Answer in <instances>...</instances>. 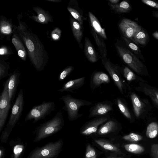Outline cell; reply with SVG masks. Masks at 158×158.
Returning a JSON list of instances; mask_svg holds the SVG:
<instances>
[{"mask_svg":"<svg viewBox=\"0 0 158 158\" xmlns=\"http://www.w3.org/2000/svg\"><path fill=\"white\" fill-rule=\"evenodd\" d=\"M64 125L63 113L59 111L52 119L42 123L36 128L34 142L40 141L57 132Z\"/></svg>","mask_w":158,"mask_h":158,"instance_id":"6da1fadb","label":"cell"},{"mask_svg":"<svg viewBox=\"0 0 158 158\" xmlns=\"http://www.w3.org/2000/svg\"><path fill=\"white\" fill-rule=\"evenodd\" d=\"M59 98L63 101L64 105L62 109L67 111L68 118L71 121L77 120L83 115V114L79 113L81 107L89 106L93 104L86 100L73 97L69 94L61 96Z\"/></svg>","mask_w":158,"mask_h":158,"instance_id":"7a4b0ae2","label":"cell"},{"mask_svg":"<svg viewBox=\"0 0 158 158\" xmlns=\"http://www.w3.org/2000/svg\"><path fill=\"white\" fill-rule=\"evenodd\" d=\"M116 48L123 61L134 71L139 74H142L147 71L144 64L126 45H117Z\"/></svg>","mask_w":158,"mask_h":158,"instance_id":"3957f363","label":"cell"},{"mask_svg":"<svg viewBox=\"0 0 158 158\" xmlns=\"http://www.w3.org/2000/svg\"><path fill=\"white\" fill-rule=\"evenodd\" d=\"M63 144V141L60 139L37 147L31 152L27 158H57Z\"/></svg>","mask_w":158,"mask_h":158,"instance_id":"277c9868","label":"cell"},{"mask_svg":"<svg viewBox=\"0 0 158 158\" xmlns=\"http://www.w3.org/2000/svg\"><path fill=\"white\" fill-rule=\"evenodd\" d=\"M24 96L23 89L19 90L12 107L10 116L3 133L9 137L10 134L21 115L23 109Z\"/></svg>","mask_w":158,"mask_h":158,"instance_id":"5b68a950","label":"cell"},{"mask_svg":"<svg viewBox=\"0 0 158 158\" xmlns=\"http://www.w3.org/2000/svg\"><path fill=\"white\" fill-rule=\"evenodd\" d=\"M54 102L44 101L40 105L34 106L27 114L25 121L33 119V123H36L41 119H44L55 110Z\"/></svg>","mask_w":158,"mask_h":158,"instance_id":"8992f818","label":"cell"},{"mask_svg":"<svg viewBox=\"0 0 158 158\" xmlns=\"http://www.w3.org/2000/svg\"><path fill=\"white\" fill-rule=\"evenodd\" d=\"M102 64L121 93L124 94L126 89L124 81L121 76V69L113 64L106 57L102 58Z\"/></svg>","mask_w":158,"mask_h":158,"instance_id":"52a82bcc","label":"cell"},{"mask_svg":"<svg viewBox=\"0 0 158 158\" xmlns=\"http://www.w3.org/2000/svg\"><path fill=\"white\" fill-rule=\"evenodd\" d=\"M9 78L4 82L3 88L0 96V132L2 130L11 107L8 84Z\"/></svg>","mask_w":158,"mask_h":158,"instance_id":"ba28073f","label":"cell"},{"mask_svg":"<svg viewBox=\"0 0 158 158\" xmlns=\"http://www.w3.org/2000/svg\"><path fill=\"white\" fill-rule=\"evenodd\" d=\"M118 26L123 36L132 41L135 34L142 28L136 22L127 18L122 19Z\"/></svg>","mask_w":158,"mask_h":158,"instance_id":"9c48e42d","label":"cell"},{"mask_svg":"<svg viewBox=\"0 0 158 158\" xmlns=\"http://www.w3.org/2000/svg\"><path fill=\"white\" fill-rule=\"evenodd\" d=\"M109 115L94 118L86 122L80 130L81 133L88 135L97 132L98 127L106 122L110 118Z\"/></svg>","mask_w":158,"mask_h":158,"instance_id":"30bf717a","label":"cell"},{"mask_svg":"<svg viewBox=\"0 0 158 158\" xmlns=\"http://www.w3.org/2000/svg\"><path fill=\"white\" fill-rule=\"evenodd\" d=\"M113 106L112 102L107 100L95 103L89 110L88 118L107 115L113 110Z\"/></svg>","mask_w":158,"mask_h":158,"instance_id":"8fae6325","label":"cell"},{"mask_svg":"<svg viewBox=\"0 0 158 158\" xmlns=\"http://www.w3.org/2000/svg\"><path fill=\"white\" fill-rule=\"evenodd\" d=\"M111 81L110 77L102 71H95L92 73L90 81V86L92 90L100 87L102 84H107Z\"/></svg>","mask_w":158,"mask_h":158,"instance_id":"7c38bea8","label":"cell"},{"mask_svg":"<svg viewBox=\"0 0 158 158\" xmlns=\"http://www.w3.org/2000/svg\"><path fill=\"white\" fill-rule=\"evenodd\" d=\"M85 77L71 80L64 83L62 87L58 90L60 92H70L73 93L75 90L82 87L85 84Z\"/></svg>","mask_w":158,"mask_h":158,"instance_id":"4fadbf2b","label":"cell"},{"mask_svg":"<svg viewBox=\"0 0 158 158\" xmlns=\"http://www.w3.org/2000/svg\"><path fill=\"white\" fill-rule=\"evenodd\" d=\"M119 126V123L117 120L114 118H110L101 125L97 132L99 135H104L117 131Z\"/></svg>","mask_w":158,"mask_h":158,"instance_id":"5bb4252c","label":"cell"},{"mask_svg":"<svg viewBox=\"0 0 158 158\" xmlns=\"http://www.w3.org/2000/svg\"><path fill=\"white\" fill-rule=\"evenodd\" d=\"M20 73L14 71L9 76L8 89L10 100L12 101L15 96L19 81Z\"/></svg>","mask_w":158,"mask_h":158,"instance_id":"9a60e30c","label":"cell"},{"mask_svg":"<svg viewBox=\"0 0 158 158\" xmlns=\"http://www.w3.org/2000/svg\"><path fill=\"white\" fill-rule=\"evenodd\" d=\"M149 36L146 30L142 27L137 31L133 37V42L139 47L143 48L149 41Z\"/></svg>","mask_w":158,"mask_h":158,"instance_id":"2e32d148","label":"cell"},{"mask_svg":"<svg viewBox=\"0 0 158 158\" xmlns=\"http://www.w3.org/2000/svg\"><path fill=\"white\" fill-rule=\"evenodd\" d=\"M90 23L92 28L100 37L104 40L107 39L105 29L103 28L98 19L91 12L88 13Z\"/></svg>","mask_w":158,"mask_h":158,"instance_id":"e0dca14e","label":"cell"},{"mask_svg":"<svg viewBox=\"0 0 158 158\" xmlns=\"http://www.w3.org/2000/svg\"><path fill=\"white\" fill-rule=\"evenodd\" d=\"M84 52L85 55L89 62L94 63L97 61L98 59L96 51L90 41L87 37L85 39Z\"/></svg>","mask_w":158,"mask_h":158,"instance_id":"ac0fdd59","label":"cell"},{"mask_svg":"<svg viewBox=\"0 0 158 158\" xmlns=\"http://www.w3.org/2000/svg\"><path fill=\"white\" fill-rule=\"evenodd\" d=\"M71 26L73 36L79 46L82 48L81 41L83 37V30L81 25L73 17L70 19Z\"/></svg>","mask_w":158,"mask_h":158,"instance_id":"d6986e66","label":"cell"},{"mask_svg":"<svg viewBox=\"0 0 158 158\" xmlns=\"http://www.w3.org/2000/svg\"><path fill=\"white\" fill-rule=\"evenodd\" d=\"M122 37L129 49L138 58L145 62L144 58L142 53L139 47L131 40L125 38L123 35Z\"/></svg>","mask_w":158,"mask_h":158,"instance_id":"ffe728a7","label":"cell"},{"mask_svg":"<svg viewBox=\"0 0 158 158\" xmlns=\"http://www.w3.org/2000/svg\"><path fill=\"white\" fill-rule=\"evenodd\" d=\"M111 9L118 13H125L129 12L132 9L131 5L128 2L123 1L116 4H110Z\"/></svg>","mask_w":158,"mask_h":158,"instance_id":"44dd1931","label":"cell"},{"mask_svg":"<svg viewBox=\"0 0 158 158\" xmlns=\"http://www.w3.org/2000/svg\"><path fill=\"white\" fill-rule=\"evenodd\" d=\"M90 29L92 35L99 49L102 57H106L107 51L103 39L97 34L91 28Z\"/></svg>","mask_w":158,"mask_h":158,"instance_id":"7402d4cb","label":"cell"},{"mask_svg":"<svg viewBox=\"0 0 158 158\" xmlns=\"http://www.w3.org/2000/svg\"><path fill=\"white\" fill-rule=\"evenodd\" d=\"M115 101L116 105L123 114L127 119L131 120V114L123 99L118 97L115 99Z\"/></svg>","mask_w":158,"mask_h":158,"instance_id":"603a6c76","label":"cell"},{"mask_svg":"<svg viewBox=\"0 0 158 158\" xmlns=\"http://www.w3.org/2000/svg\"><path fill=\"white\" fill-rule=\"evenodd\" d=\"M131 98L134 113L136 116L138 117L140 115L142 108V103L135 94L131 93Z\"/></svg>","mask_w":158,"mask_h":158,"instance_id":"cb8c5ba5","label":"cell"},{"mask_svg":"<svg viewBox=\"0 0 158 158\" xmlns=\"http://www.w3.org/2000/svg\"><path fill=\"white\" fill-rule=\"evenodd\" d=\"M158 134V124L155 122H152L148 126L146 135L150 138L153 139L155 138Z\"/></svg>","mask_w":158,"mask_h":158,"instance_id":"d4e9b609","label":"cell"},{"mask_svg":"<svg viewBox=\"0 0 158 158\" xmlns=\"http://www.w3.org/2000/svg\"><path fill=\"white\" fill-rule=\"evenodd\" d=\"M124 147L127 151L136 154L141 153L145 150L144 147L135 143L126 144L124 145Z\"/></svg>","mask_w":158,"mask_h":158,"instance_id":"484cf974","label":"cell"},{"mask_svg":"<svg viewBox=\"0 0 158 158\" xmlns=\"http://www.w3.org/2000/svg\"><path fill=\"white\" fill-rule=\"evenodd\" d=\"M95 142L104 149L116 152H120V150L115 145L101 140H95Z\"/></svg>","mask_w":158,"mask_h":158,"instance_id":"4316f807","label":"cell"},{"mask_svg":"<svg viewBox=\"0 0 158 158\" xmlns=\"http://www.w3.org/2000/svg\"><path fill=\"white\" fill-rule=\"evenodd\" d=\"M122 74L128 81L130 82L136 79L134 73L128 67L125 66L123 70L121 69Z\"/></svg>","mask_w":158,"mask_h":158,"instance_id":"83f0119b","label":"cell"},{"mask_svg":"<svg viewBox=\"0 0 158 158\" xmlns=\"http://www.w3.org/2000/svg\"><path fill=\"white\" fill-rule=\"evenodd\" d=\"M68 10L73 17L77 21L81 26L82 25L84 20V17L77 10L73 8L68 7Z\"/></svg>","mask_w":158,"mask_h":158,"instance_id":"f1b7e54d","label":"cell"},{"mask_svg":"<svg viewBox=\"0 0 158 158\" xmlns=\"http://www.w3.org/2000/svg\"><path fill=\"white\" fill-rule=\"evenodd\" d=\"M74 68L73 66H69L66 67L59 74L58 80L59 81H63L73 71Z\"/></svg>","mask_w":158,"mask_h":158,"instance_id":"f546056e","label":"cell"},{"mask_svg":"<svg viewBox=\"0 0 158 158\" xmlns=\"http://www.w3.org/2000/svg\"><path fill=\"white\" fill-rule=\"evenodd\" d=\"M123 139L129 141L136 142L140 141L142 139V137L138 134L131 133L124 135L123 137Z\"/></svg>","mask_w":158,"mask_h":158,"instance_id":"4dcf8cb0","label":"cell"},{"mask_svg":"<svg viewBox=\"0 0 158 158\" xmlns=\"http://www.w3.org/2000/svg\"><path fill=\"white\" fill-rule=\"evenodd\" d=\"M144 91L146 94L150 96L155 103L158 104V91L146 88H145Z\"/></svg>","mask_w":158,"mask_h":158,"instance_id":"1f68e13d","label":"cell"},{"mask_svg":"<svg viewBox=\"0 0 158 158\" xmlns=\"http://www.w3.org/2000/svg\"><path fill=\"white\" fill-rule=\"evenodd\" d=\"M24 148V146L21 144L15 145L13 149V158H19Z\"/></svg>","mask_w":158,"mask_h":158,"instance_id":"d6a6232c","label":"cell"},{"mask_svg":"<svg viewBox=\"0 0 158 158\" xmlns=\"http://www.w3.org/2000/svg\"><path fill=\"white\" fill-rule=\"evenodd\" d=\"M85 158H96V152L90 144L87 147Z\"/></svg>","mask_w":158,"mask_h":158,"instance_id":"836d02e7","label":"cell"},{"mask_svg":"<svg viewBox=\"0 0 158 158\" xmlns=\"http://www.w3.org/2000/svg\"><path fill=\"white\" fill-rule=\"evenodd\" d=\"M8 73V67L1 64L0 68V80L5 78Z\"/></svg>","mask_w":158,"mask_h":158,"instance_id":"e575fe53","label":"cell"},{"mask_svg":"<svg viewBox=\"0 0 158 158\" xmlns=\"http://www.w3.org/2000/svg\"><path fill=\"white\" fill-rule=\"evenodd\" d=\"M144 4L152 8L158 9V2L151 0H141Z\"/></svg>","mask_w":158,"mask_h":158,"instance_id":"d590c367","label":"cell"},{"mask_svg":"<svg viewBox=\"0 0 158 158\" xmlns=\"http://www.w3.org/2000/svg\"><path fill=\"white\" fill-rule=\"evenodd\" d=\"M151 152L152 156L154 158H158V143L152 145Z\"/></svg>","mask_w":158,"mask_h":158,"instance_id":"8d00e7d4","label":"cell"},{"mask_svg":"<svg viewBox=\"0 0 158 158\" xmlns=\"http://www.w3.org/2000/svg\"><path fill=\"white\" fill-rule=\"evenodd\" d=\"M26 45L30 52H32L34 50L35 48L34 44L32 41L28 39L26 40Z\"/></svg>","mask_w":158,"mask_h":158,"instance_id":"74e56055","label":"cell"},{"mask_svg":"<svg viewBox=\"0 0 158 158\" xmlns=\"http://www.w3.org/2000/svg\"><path fill=\"white\" fill-rule=\"evenodd\" d=\"M1 30L4 33L9 34L11 32V29L9 26L5 25L1 27Z\"/></svg>","mask_w":158,"mask_h":158,"instance_id":"f35d334b","label":"cell"},{"mask_svg":"<svg viewBox=\"0 0 158 158\" xmlns=\"http://www.w3.org/2000/svg\"><path fill=\"white\" fill-rule=\"evenodd\" d=\"M18 55L19 56L21 57H23L25 56V53L23 50H19L18 51Z\"/></svg>","mask_w":158,"mask_h":158,"instance_id":"ab89813d","label":"cell"},{"mask_svg":"<svg viewBox=\"0 0 158 158\" xmlns=\"http://www.w3.org/2000/svg\"><path fill=\"white\" fill-rule=\"evenodd\" d=\"M39 20L41 22H44L45 20V18L44 16L42 14H40L38 15Z\"/></svg>","mask_w":158,"mask_h":158,"instance_id":"60d3db41","label":"cell"},{"mask_svg":"<svg viewBox=\"0 0 158 158\" xmlns=\"http://www.w3.org/2000/svg\"><path fill=\"white\" fill-rule=\"evenodd\" d=\"M4 149L3 148H1L0 149V158H3L4 156Z\"/></svg>","mask_w":158,"mask_h":158,"instance_id":"b9f144b4","label":"cell"},{"mask_svg":"<svg viewBox=\"0 0 158 158\" xmlns=\"http://www.w3.org/2000/svg\"><path fill=\"white\" fill-rule=\"evenodd\" d=\"M152 15L158 20V11L153 10L152 11Z\"/></svg>","mask_w":158,"mask_h":158,"instance_id":"7bdbcfd3","label":"cell"},{"mask_svg":"<svg viewBox=\"0 0 158 158\" xmlns=\"http://www.w3.org/2000/svg\"><path fill=\"white\" fill-rule=\"evenodd\" d=\"M152 35L154 38L158 40V30L152 33Z\"/></svg>","mask_w":158,"mask_h":158,"instance_id":"ee69618b","label":"cell"},{"mask_svg":"<svg viewBox=\"0 0 158 158\" xmlns=\"http://www.w3.org/2000/svg\"><path fill=\"white\" fill-rule=\"evenodd\" d=\"M109 1L112 4H116L118 3L119 0H109Z\"/></svg>","mask_w":158,"mask_h":158,"instance_id":"f6af8a7d","label":"cell"},{"mask_svg":"<svg viewBox=\"0 0 158 158\" xmlns=\"http://www.w3.org/2000/svg\"><path fill=\"white\" fill-rule=\"evenodd\" d=\"M52 38L55 40H58L59 38V36L55 33L53 34L52 35Z\"/></svg>","mask_w":158,"mask_h":158,"instance_id":"bcb514c9","label":"cell"},{"mask_svg":"<svg viewBox=\"0 0 158 158\" xmlns=\"http://www.w3.org/2000/svg\"><path fill=\"white\" fill-rule=\"evenodd\" d=\"M5 51L3 48H1L0 50V54L1 55H3L5 53Z\"/></svg>","mask_w":158,"mask_h":158,"instance_id":"7dc6e473","label":"cell"},{"mask_svg":"<svg viewBox=\"0 0 158 158\" xmlns=\"http://www.w3.org/2000/svg\"><path fill=\"white\" fill-rule=\"evenodd\" d=\"M107 158H122L121 157H107Z\"/></svg>","mask_w":158,"mask_h":158,"instance_id":"c3c4849f","label":"cell"}]
</instances>
